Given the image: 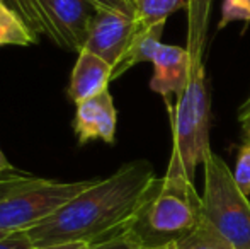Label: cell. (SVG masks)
Masks as SVG:
<instances>
[{
    "label": "cell",
    "mask_w": 250,
    "mask_h": 249,
    "mask_svg": "<svg viewBox=\"0 0 250 249\" xmlns=\"http://www.w3.org/2000/svg\"><path fill=\"white\" fill-rule=\"evenodd\" d=\"M157 180L148 160L123 164L111 176L94 180L89 188L26 234L34 246L99 244L128 229Z\"/></svg>",
    "instance_id": "6da1fadb"
},
{
    "label": "cell",
    "mask_w": 250,
    "mask_h": 249,
    "mask_svg": "<svg viewBox=\"0 0 250 249\" xmlns=\"http://www.w3.org/2000/svg\"><path fill=\"white\" fill-rule=\"evenodd\" d=\"M201 222V195L194 183L164 176L155 181L126 230L140 241L143 249H164L194 232Z\"/></svg>",
    "instance_id": "7a4b0ae2"
},
{
    "label": "cell",
    "mask_w": 250,
    "mask_h": 249,
    "mask_svg": "<svg viewBox=\"0 0 250 249\" xmlns=\"http://www.w3.org/2000/svg\"><path fill=\"white\" fill-rule=\"evenodd\" d=\"M94 180H46L17 169L0 173V232H26L87 189Z\"/></svg>",
    "instance_id": "3957f363"
},
{
    "label": "cell",
    "mask_w": 250,
    "mask_h": 249,
    "mask_svg": "<svg viewBox=\"0 0 250 249\" xmlns=\"http://www.w3.org/2000/svg\"><path fill=\"white\" fill-rule=\"evenodd\" d=\"M172 156L165 176L182 178L194 183L196 171L213 150L209 149L211 101L206 89L204 63L192 67V73L184 94L170 108Z\"/></svg>",
    "instance_id": "277c9868"
},
{
    "label": "cell",
    "mask_w": 250,
    "mask_h": 249,
    "mask_svg": "<svg viewBox=\"0 0 250 249\" xmlns=\"http://www.w3.org/2000/svg\"><path fill=\"white\" fill-rule=\"evenodd\" d=\"M204 189L201 213L230 246L250 249V202L235 183L233 171L218 154L204 160Z\"/></svg>",
    "instance_id": "5b68a950"
},
{
    "label": "cell",
    "mask_w": 250,
    "mask_h": 249,
    "mask_svg": "<svg viewBox=\"0 0 250 249\" xmlns=\"http://www.w3.org/2000/svg\"><path fill=\"white\" fill-rule=\"evenodd\" d=\"M31 26L60 48L79 53L97 7L89 0H29Z\"/></svg>",
    "instance_id": "8992f818"
},
{
    "label": "cell",
    "mask_w": 250,
    "mask_h": 249,
    "mask_svg": "<svg viewBox=\"0 0 250 249\" xmlns=\"http://www.w3.org/2000/svg\"><path fill=\"white\" fill-rule=\"evenodd\" d=\"M136 31L138 23L135 17L116 10L97 9L82 50L97 55L114 70L125 57Z\"/></svg>",
    "instance_id": "52a82bcc"
},
{
    "label": "cell",
    "mask_w": 250,
    "mask_h": 249,
    "mask_svg": "<svg viewBox=\"0 0 250 249\" xmlns=\"http://www.w3.org/2000/svg\"><path fill=\"white\" fill-rule=\"evenodd\" d=\"M151 63L153 75L150 80V89L160 94L170 110V97H181L188 87L192 73V58L188 48L162 43Z\"/></svg>",
    "instance_id": "ba28073f"
},
{
    "label": "cell",
    "mask_w": 250,
    "mask_h": 249,
    "mask_svg": "<svg viewBox=\"0 0 250 249\" xmlns=\"http://www.w3.org/2000/svg\"><path fill=\"white\" fill-rule=\"evenodd\" d=\"M116 126H118V113L109 91H104L99 96L77 104L73 130L79 145H85L94 140L114 143Z\"/></svg>",
    "instance_id": "9c48e42d"
},
{
    "label": "cell",
    "mask_w": 250,
    "mask_h": 249,
    "mask_svg": "<svg viewBox=\"0 0 250 249\" xmlns=\"http://www.w3.org/2000/svg\"><path fill=\"white\" fill-rule=\"evenodd\" d=\"M112 80V67L90 51H79L75 67L70 75L68 97L75 104L96 97L109 91Z\"/></svg>",
    "instance_id": "30bf717a"
},
{
    "label": "cell",
    "mask_w": 250,
    "mask_h": 249,
    "mask_svg": "<svg viewBox=\"0 0 250 249\" xmlns=\"http://www.w3.org/2000/svg\"><path fill=\"white\" fill-rule=\"evenodd\" d=\"M165 23L155 24L151 27H143L138 24V31H136L135 38L129 43L128 50H126L123 60L118 63L114 70H112V80L121 77L126 70H129L131 67H135L136 63L142 62H153L157 50L160 48L162 41V33H164Z\"/></svg>",
    "instance_id": "8fae6325"
},
{
    "label": "cell",
    "mask_w": 250,
    "mask_h": 249,
    "mask_svg": "<svg viewBox=\"0 0 250 249\" xmlns=\"http://www.w3.org/2000/svg\"><path fill=\"white\" fill-rule=\"evenodd\" d=\"M213 0H191L188 9V51L192 58V67L203 65L204 48L208 40L209 12Z\"/></svg>",
    "instance_id": "7c38bea8"
},
{
    "label": "cell",
    "mask_w": 250,
    "mask_h": 249,
    "mask_svg": "<svg viewBox=\"0 0 250 249\" xmlns=\"http://www.w3.org/2000/svg\"><path fill=\"white\" fill-rule=\"evenodd\" d=\"M38 41L40 34L24 21V17L16 12L5 0H0V46L3 45L27 46V45H36Z\"/></svg>",
    "instance_id": "4fadbf2b"
},
{
    "label": "cell",
    "mask_w": 250,
    "mask_h": 249,
    "mask_svg": "<svg viewBox=\"0 0 250 249\" xmlns=\"http://www.w3.org/2000/svg\"><path fill=\"white\" fill-rule=\"evenodd\" d=\"M191 0H133L135 3V19L140 26L151 27L155 24L167 23L174 12L189 9Z\"/></svg>",
    "instance_id": "5bb4252c"
},
{
    "label": "cell",
    "mask_w": 250,
    "mask_h": 249,
    "mask_svg": "<svg viewBox=\"0 0 250 249\" xmlns=\"http://www.w3.org/2000/svg\"><path fill=\"white\" fill-rule=\"evenodd\" d=\"M165 249H235L227 243L208 222H201V226L188 237Z\"/></svg>",
    "instance_id": "9a60e30c"
},
{
    "label": "cell",
    "mask_w": 250,
    "mask_h": 249,
    "mask_svg": "<svg viewBox=\"0 0 250 249\" xmlns=\"http://www.w3.org/2000/svg\"><path fill=\"white\" fill-rule=\"evenodd\" d=\"M244 21L250 23V0H223L221 3V19L218 27L225 29L230 23Z\"/></svg>",
    "instance_id": "2e32d148"
},
{
    "label": "cell",
    "mask_w": 250,
    "mask_h": 249,
    "mask_svg": "<svg viewBox=\"0 0 250 249\" xmlns=\"http://www.w3.org/2000/svg\"><path fill=\"white\" fill-rule=\"evenodd\" d=\"M233 178H235V183L238 184V188L249 196L250 195V140H245L244 145L238 149Z\"/></svg>",
    "instance_id": "e0dca14e"
},
{
    "label": "cell",
    "mask_w": 250,
    "mask_h": 249,
    "mask_svg": "<svg viewBox=\"0 0 250 249\" xmlns=\"http://www.w3.org/2000/svg\"><path fill=\"white\" fill-rule=\"evenodd\" d=\"M90 249H143V246L129 230H125V232L118 234L111 239L94 244V246H90Z\"/></svg>",
    "instance_id": "ac0fdd59"
},
{
    "label": "cell",
    "mask_w": 250,
    "mask_h": 249,
    "mask_svg": "<svg viewBox=\"0 0 250 249\" xmlns=\"http://www.w3.org/2000/svg\"><path fill=\"white\" fill-rule=\"evenodd\" d=\"M89 2L94 3L97 9L116 10V12L135 17V3H133V0H89Z\"/></svg>",
    "instance_id": "d6986e66"
},
{
    "label": "cell",
    "mask_w": 250,
    "mask_h": 249,
    "mask_svg": "<svg viewBox=\"0 0 250 249\" xmlns=\"http://www.w3.org/2000/svg\"><path fill=\"white\" fill-rule=\"evenodd\" d=\"M34 244L26 232H14L0 237V249H33Z\"/></svg>",
    "instance_id": "ffe728a7"
},
{
    "label": "cell",
    "mask_w": 250,
    "mask_h": 249,
    "mask_svg": "<svg viewBox=\"0 0 250 249\" xmlns=\"http://www.w3.org/2000/svg\"><path fill=\"white\" fill-rule=\"evenodd\" d=\"M238 121L242 126V133H244V140H250V106H242L238 111Z\"/></svg>",
    "instance_id": "44dd1931"
},
{
    "label": "cell",
    "mask_w": 250,
    "mask_h": 249,
    "mask_svg": "<svg viewBox=\"0 0 250 249\" xmlns=\"http://www.w3.org/2000/svg\"><path fill=\"white\" fill-rule=\"evenodd\" d=\"M33 249H90L85 243H65V244H51V246H34Z\"/></svg>",
    "instance_id": "7402d4cb"
},
{
    "label": "cell",
    "mask_w": 250,
    "mask_h": 249,
    "mask_svg": "<svg viewBox=\"0 0 250 249\" xmlns=\"http://www.w3.org/2000/svg\"><path fill=\"white\" fill-rule=\"evenodd\" d=\"M9 169H14L12 164L9 162V159L5 157V154L2 152V149H0V173L2 171H9Z\"/></svg>",
    "instance_id": "603a6c76"
},
{
    "label": "cell",
    "mask_w": 250,
    "mask_h": 249,
    "mask_svg": "<svg viewBox=\"0 0 250 249\" xmlns=\"http://www.w3.org/2000/svg\"><path fill=\"white\" fill-rule=\"evenodd\" d=\"M244 104H245V106H250V97H249V99H247V101H245V103H244Z\"/></svg>",
    "instance_id": "cb8c5ba5"
},
{
    "label": "cell",
    "mask_w": 250,
    "mask_h": 249,
    "mask_svg": "<svg viewBox=\"0 0 250 249\" xmlns=\"http://www.w3.org/2000/svg\"><path fill=\"white\" fill-rule=\"evenodd\" d=\"M3 236H7V234H2V232H0V237H3Z\"/></svg>",
    "instance_id": "d4e9b609"
},
{
    "label": "cell",
    "mask_w": 250,
    "mask_h": 249,
    "mask_svg": "<svg viewBox=\"0 0 250 249\" xmlns=\"http://www.w3.org/2000/svg\"><path fill=\"white\" fill-rule=\"evenodd\" d=\"M164 249H165V248H164Z\"/></svg>",
    "instance_id": "484cf974"
}]
</instances>
